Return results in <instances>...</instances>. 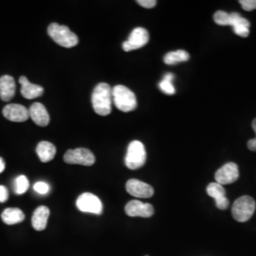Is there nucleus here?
<instances>
[{
    "mask_svg": "<svg viewBox=\"0 0 256 256\" xmlns=\"http://www.w3.org/2000/svg\"><path fill=\"white\" fill-rule=\"evenodd\" d=\"M112 88L106 82L99 84L92 94V106L100 116H108L112 112Z\"/></svg>",
    "mask_w": 256,
    "mask_h": 256,
    "instance_id": "obj_1",
    "label": "nucleus"
},
{
    "mask_svg": "<svg viewBox=\"0 0 256 256\" xmlns=\"http://www.w3.org/2000/svg\"><path fill=\"white\" fill-rule=\"evenodd\" d=\"M48 32L56 44L66 48H74L79 44L78 36L66 26H61L57 23H54L48 26Z\"/></svg>",
    "mask_w": 256,
    "mask_h": 256,
    "instance_id": "obj_2",
    "label": "nucleus"
},
{
    "mask_svg": "<svg viewBox=\"0 0 256 256\" xmlns=\"http://www.w3.org/2000/svg\"><path fill=\"white\" fill-rule=\"evenodd\" d=\"M112 98L118 110L122 112H131L137 108L136 95L124 86H117L112 90Z\"/></svg>",
    "mask_w": 256,
    "mask_h": 256,
    "instance_id": "obj_3",
    "label": "nucleus"
},
{
    "mask_svg": "<svg viewBox=\"0 0 256 256\" xmlns=\"http://www.w3.org/2000/svg\"><path fill=\"white\" fill-rule=\"evenodd\" d=\"M256 203L254 200L248 196L239 198L232 206V214L234 218L238 222H247L254 214Z\"/></svg>",
    "mask_w": 256,
    "mask_h": 256,
    "instance_id": "obj_4",
    "label": "nucleus"
},
{
    "mask_svg": "<svg viewBox=\"0 0 256 256\" xmlns=\"http://www.w3.org/2000/svg\"><path fill=\"white\" fill-rule=\"evenodd\" d=\"M146 151L144 144L138 140H134L128 146L126 164L130 170H138L146 164Z\"/></svg>",
    "mask_w": 256,
    "mask_h": 256,
    "instance_id": "obj_5",
    "label": "nucleus"
},
{
    "mask_svg": "<svg viewBox=\"0 0 256 256\" xmlns=\"http://www.w3.org/2000/svg\"><path fill=\"white\" fill-rule=\"evenodd\" d=\"M64 160L68 164L92 166L96 162V158L90 150L86 148H77L68 150L64 156Z\"/></svg>",
    "mask_w": 256,
    "mask_h": 256,
    "instance_id": "obj_6",
    "label": "nucleus"
},
{
    "mask_svg": "<svg viewBox=\"0 0 256 256\" xmlns=\"http://www.w3.org/2000/svg\"><path fill=\"white\" fill-rule=\"evenodd\" d=\"M77 208L82 212L100 216L102 214V203L100 198L90 192H84L79 196L76 202Z\"/></svg>",
    "mask_w": 256,
    "mask_h": 256,
    "instance_id": "obj_7",
    "label": "nucleus"
},
{
    "mask_svg": "<svg viewBox=\"0 0 256 256\" xmlns=\"http://www.w3.org/2000/svg\"><path fill=\"white\" fill-rule=\"evenodd\" d=\"M150 36L147 30L144 28H137L131 32L128 41L122 44V48L126 52L136 50L147 45Z\"/></svg>",
    "mask_w": 256,
    "mask_h": 256,
    "instance_id": "obj_8",
    "label": "nucleus"
},
{
    "mask_svg": "<svg viewBox=\"0 0 256 256\" xmlns=\"http://www.w3.org/2000/svg\"><path fill=\"white\" fill-rule=\"evenodd\" d=\"M126 212L130 218H149L154 216L155 209L151 204L138 200H132L126 206Z\"/></svg>",
    "mask_w": 256,
    "mask_h": 256,
    "instance_id": "obj_9",
    "label": "nucleus"
},
{
    "mask_svg": "<svg viewBox=\"0 0 256 256\" xmlns=\"http://www.w3.org/2000/svg\"><path fill=\"white\" fill-rule=\"evenodd\" d=\"M239 178V168L234 162H229L222 166L216 173V180L220 185H229L238 182Z\"/></svg>",
    "mask_w": 256,
    "mask_h": 256,
    "instance_id": "obj_10",
    "label": "nucleus"
},
{
    "mask_svg": "<svg viewBox=\"0 0 256 256\" xmlns=\"http://www.w3.org/2000/svg\"><path fill=\"white\" fill-rule=\"evenodd\" d=\"M126 191L129 194L138 198H150L154 196V189L151 185L138 180H128Z\"/></svg>",
    "mask_w": 256,
    "mask_h": 256,
    "instance_id": "obj_11",
    "label": "nucleus"
},
{
    "mask_svg": "<svg viewBox=\"0 0 256 256\" xmlns=\"http://www.w3.org/2000/svg\"><path fill=\"white\" fill-rule=\"evenodd\" d=\"M3 115L14 122H24L30 119V111L21 104H8L3 110Z\"/></svg>",
    "mask_w": 256,
    "mask_h": 256,
    "instance_id": "obj_12",
    "label": "nucleus"
},
{
    "mask_svg": "<svg viewBox=\"0 0 256 256\" xmlns=\"http://www.w3.org/2000/svg\"><path fill=\"white\" fill-rule=\"evenodd\" d=\"M207 194L216 200V205L220 210H227L229 207V200L226 196V190L218 183H210L207 187Z\"/></svg>",
    "mask_w": 256,
    "mask_h": 256,
    "instance_id": "obj_13",
    "label": "nucleus"
},
{
    "mask_svg": "<svg viewBox=\"0 0 256 256\" xmlns=\"http://www.w3.org/2000/svg\"><path fill=\"white\" fill-rule=\"evenodd\" d=\"M28 111H30V118L34 122H36L38 126L45 128L46 126H48L50 122V117L46 108L42 104L34 102L30 106Z\"/></svg>",
    "mask_w": 256,
    "mask_h": 256,
    "instance_id": "obj_14",
    "label": "nucleus"
},
{
    "mask_svg": "<svg viewBox=\"0 0 256 256\" xmlns=\"http://www.w3.org/2000/svg\"><path fill=\"white\" fill-rule=\"evenodd\" d=\"M230 14V26L232 27L236 34L238 36L243 37V38L248 36H250V21L242 18L238 12H232Z\"/></svg>",
    "mask_w": 256,
    "mask_h": 256,
    "instance_id": "obj_15",
    "label": "nucleus"
},
{
    "mask_svg": "<svg viewBox=\"0 0 256 256\" xmlns=\"http://www.w3.org/2000/svg\"><path fill=\"white\" fill-rule=\"evenodd\" d=\"M16 84L14 77L4 75L0 78V98L4 102H9L14 97Z\"/></svg>",
    "mask_w": 256,
    "mask_h": 256,
    "instance_id": "obj_16",
    "label": "nucleus"
},
{
    "mask_svg": "<svg viewBox=\"0 0 256 256\" xmlns=\"http://www.w3.org/2000/svg\"><path fill=\"white\" fill-rule=\"evenodd\" d=\"M19 82L22 86L21 94L24 98H26L28 100H34V99L39 98L44 93V88L42 86L30 82L27 78L24 76H22L19 79Z\"/></svg>",
    "mask_w": 256,
    "mask_h": 256,
    "instance_id": "obj_17",
    "label": "nucleus"
},
{
    "mask_svg": "<svg viewBox=\"0 0 256 256\" xmlns=\"http://www.w3.org/2000/svg\"><path fill=\"white\" fill-rule=\"evenodd\" d=\"M50 216V210L46 206L38 207L32 216V227L38 232H42L46 229L48 220Z\"/></svg>",
    "mask_w": 256,
    "mask_h": 256,
    "instance_id": "obj_18",
    "label": "nucleus"
},
{
    "mask_svg": "<svg viewBox=\"0 0 256 256\" xmlns=\"http://www.w3.org/2000/svg\"><path fill=\"white\" fill-rule=\"evenodd\" d=\"M36 153L40 160L44 164L50 162L56 155V147L48 142H41L36 148Z\"/></svg>",
    "mask_w": 256,
    "mask_h": 256,
    "instance_id": "obj_19",
    "label": "nucleus"
},
{
    "mask_svg": "<svg viewBox=\"0 0 256 256\" xmlns=\"http://www.w3.org/2000/svg\"><path fill=\"white\" fill-rule=\"evenodd\" d=\"M2 220L7 225H16L25 220V214L22 210L18 208H8L3 212Z\"/></svg>",
    "mask_w": 256,
    "mask_h": 256,
    "instance_id": "obj_20",
    "label": "nucleus"
},
{
    "mask_svg": "<svg viewBox=\"0 0 256 256\" xmlns=\"http://www.w3.org/2000/svg\"><path fill=\"white\" fill-rule=\"evenodd\" d=\"M189 60H190V54L182 50L169 52L165 55L164 59L165 64H169V66L187 62Z\"/></svg>",
    "mask_w": 256,
    "mask_h": 256,
    "instance_id": "obj_21",
    "label": "nucleus"
},
{
    "mask_svg": "<svg viewBox=\"0 0 256 256\" xmlns=\"http://www.w3.org/2000/svg\"><path fill=\"white\" fill-rule=\"evenodd\" d=\"M174 79V74H166L164 80L160 82V84H158L160 90L167 95H174L176 93V88H174V84H173Z\"/></svg>",
    "mask_w": 256,
    "mask_h": 256,
    "instance_id": "obj_22",
    "label": "nucleus"
},
{
    "mask_svg": "<svg viewBox=\"0 0 256 256\" xmlns=\"http://www.w3.org/2000/svg\"><path fill=\"white\" fill-rule=\"evenodd\" d=\"M30 187V182L27 176H20L16 180L14 183V191L16 194H23L27 192Z\"/></svg>",
    "mask_w": 256,
    "mask_h": 256,
    "instance_id": "obj_23",
    "label": "nucleus"
},
{
    "mask_svg": "<svg viewBox=\"0 0 256 256\" xmlns=\"http://www.w3.org/2000/svg\"><path fill=\"white\" fill-rule=\"evenodd\" d=\"M214 22L222 26V27H226V26H230V14L226 12H223V10H218L214 14Z\"/></svg>",
    "mask_w": 256,
    "mask_h": 256,
    "instance_id": "obj_24",
    "label": "nucleus"
},
{
    "mask_svg": "<svg viewBox=\"0 0 256 256\" xmlns=\"http://www.w3.org/2000/svg\"><path fill=\"white\" fill-rule=\"evenodd\" d=\"M34 189L37 194H42V196H45L50 191V185L48 183L44 182H38L36 183L34 186Z\"/></svg>",
    "mask_w": 256,
    "mask_h": 256,
    "instance_id": "obj_25",
    "label": "nucleus"
},
{
    "mask_svg": "<svg viewBox=\"0 0 256 256\" xmlns=\"http://www.w3.org/2000/svg\"><path fill=\"white\" fill-rule=\"evenodd\" d=\"M239 3L241 4L242 8L247 12L256 10V0H240Z\"/></svg>",
    "mask_w": 256,
    "mask_h": 256,
    "instance_id": "obj_26",
    "label": "nucleus"
},
{
    "mask_svg": "<svg viewBox=\"0 0 256 256\" xmlns=\"http://www.w3.org/2000/svg\"><path fill=\"white\" fill-rule=\"evenodd\" d=\"M138 4L146 9H153L156 6V0H138Z\"/></svg>",
    "mask_w": 256,
    "mask_h": 256,
    "instance_id": "obj_27",
    "label": "nucleus"
},
{
    "mask_svg": "<svg viewBox=\"0 0 256 256\" xmlns=\"http://www.w3.org/2000/svg\"><path fill=\"white\" fill-rule=\"evenodd\" d=\"M9 198V192L6 187L0 186V203L7 202Z\"/></svg>",
    "mask_w": 256,
    "mask_h": 256,
    "instance_id": "obj_28",
    "label": "nucleus"
},
{
    "mask_svg": "<svg viewBox=\"0 0 256 256\" xmlns=\"http://www.w3.org/2000/svg\"><path fill=\"white\" fill-rule=\"evenodd\" d=\"M248 148L252 152H256V138L248 142Z\"/></svg>",
    "mask_w": 256,
    "mask_h": 256,
    "instance_id": "obj_29",
    "label": "nucleus"
},
{
    "mask_svg": "<svg viewBox=\"0 0 256 256\" xmlns=\"http://www.w3.org/2000/svg\"><path fill=\"white\" fill-rule=\"evenodd\" d=\"M4 170H5V162L2 158H0V174L4 172Z\"/></svg>",
    "mask_w": 256,
    "mask_h": 256,
    "instance_id": "obj_30",
    "label": "nucleus"
},
{
    "mask_svg": "<svg viewBox=\"0 0 256 256\" xmlns=\"http://www.w3.org/2000/svg\"><path fill=\"white\" fill-rule=\"evenodd\" d=\"M252 128H254V130L256 134V119L252 122Z\"/></svg>",
    "mask_w": 256,
    "mask_h": 256,
    "instance_id": "obj_31",
    "label": "nucleus"
}]
</instances>
